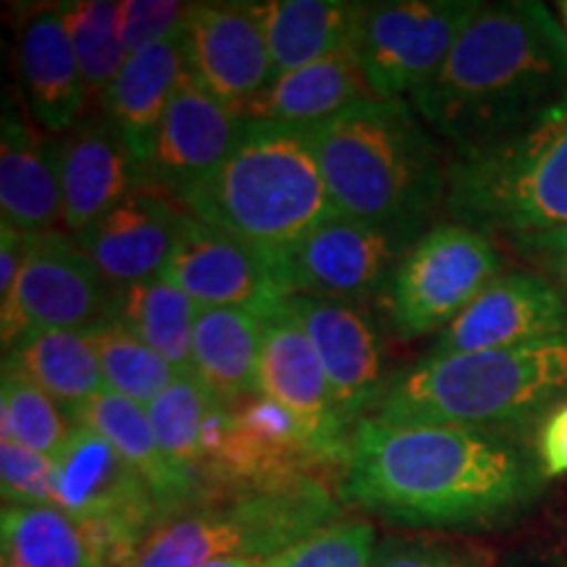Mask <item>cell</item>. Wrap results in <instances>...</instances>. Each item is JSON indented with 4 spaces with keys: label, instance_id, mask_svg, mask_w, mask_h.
Here are the masks:
<instances>
[{
    "label": "cell",
    "instance_id": "cell-1",
    "mask_svg": "<svg viewBox=\"0 0 567 567\" xmlns=\"http://www.w3.org/2000/svg\"><path fill=\"white\" fill-rule=\"evenodd\" d=\"M544 481L536 455L505 431L365 415L352 429L342 496L394 526L473 530L513 520Z\"/></svg>",
    "mask_w": 567,
    "mask_h": 567
},
{
    "label": "cell",
    "instance_id": "cell-2",
    "mask_svg": "<svg viewBox=\"0 0 567 567\" xmlns=\"http://www.w3.org/2000/svg\"><path fill=\"white\" fill-rule=\"evenodd\" d=\"M565 90L567 32L544 3L507 0L481 6L410 105L457 158L526 124Z\"/></svg>",
    "mask_w": 567,
    "mask_h": 567
},
{
    "label": "cell",
    "instance_id": "cell-3",
    "mask_svg": "<svg viewBox=\"0 0 567 567\" xmlns=\"http://www.w3.org/2000/svg\"><path fill=\"white\" fill-rule=\"evenodd\" d=\"M310 134L339 216L410 239L446 203L452 158L410 101L360 103Z\"/></svg>",
    "mask_w": 567,
    "mask_h": 567
},
{
    "label": "cell",
    "instance_id": "cell-4",
    "mask_svg": "<svg viewBox=\"0 0 567 567\" xmlns=\"http://www.w3.org/2000/svg\"><path fill=\"white\" fill-rule=\"evenodd\" d=\"M179 205L276 260L337 216L310 130L266 122H247L221 166Z\"/></svg>",
    "mask_w": 567,
    "mask_h": 567
},
{
    "label": "cell",
    "instance_id": "cell-5",
    "mask_svg": "<svg viewBox=\"0 0 567 567\" xmlns=\"http://www.w3.org/2000/svg\"><path fill=\"white\" fill-rule=\"evenodd\" d=\"M567 394V331L507 350L425 354L389 379L373 415L502 431L542 417Z\"/></svg>",
    "mask_w": 567,
    "mask_h": 567
},
{
    "label": "cell",
    "instance_id": "cell-6",
    "mask_svg": "<svg viewBox=\"0 0 567 567\" xmlns=\"http://www.w3.org/2000/svg\"><path fill=\"white\" fill-rule=\"evenodd\" d=\"M444 205L484 234L567 226V90L505 137L452 158Z\"/></svg>",
    "mask_w": 567,
    "mask_h": 567
},
{
    "label": "cell",
    "instance_id": "cell-7",
    "mask_svg": "<svg viewBox=\"0 0 567 567\" xmlns=\"http://www.w3.org/2000/svg\"><path fill=\"white\" fill-rule=\"evenodd\" d=\"M334 494L318 476L213 496L163 517L134 567H200L210 559H268L334 523Z\"/></svg>",
    "mask_w": 567,
    "mask_h": 567
},
{
    "label": "cell",
    "instance_id": "cell-8",
    "mask_svg": "<svg viewBox=\"0 0 567 567\" xmlns=\"http://www.w3.org/2000/svg\"><path fill=\"white\" fill-rule=\"evenodd\" d=\"M505 268L488 234L450 221L425 229L408 247L386 287L389 316L402 339L442 331Z\"/></svg>",
    "mask_w": 567,
    "mask_h": 567
},
{
    "label": "cell",
    "instance_id": "cell-9",
    "mask_svg": "<svg viewBox=\"0 0 567 567\" xmlns=\"http://www.w3.org/2000/svg\"><path fill=\"white\" fill-rule=\"evenodd\" d=\"M476 0L360 3L352 53L381 101H408L442 69L481 11Z\"/></svg>",
    "mask_w": 567,
    "mask_h": 567
},
{
    "label": "cell",
    "instance_id": "cell-10",
    "mask_svg": "<svg viewBox=\"0 0 567 567\" xmlns=\"http://www.w3.org/2000/svg\"><path fill=\"white\" fill-rule=\"evenodd\" d=\"M111 287L74 237L51 229L27 237V258L17 287L0 305L3 352L38 331H87L111 321Z\"/></svg>",
    "mask_w": 567,
    "mask_h": 567
},
{
    "label": "cell",
    "instance_id": "cell-11",
    "mask_svg": "<svg viewBox=\"0 0 567 567\" xmlns=\"http://www.w3.org/2000/svg\"><path fill=\"white\" fill-rule=\"evenodd\" d=\"M161 276L197 308H239L260 318L289 297L279 260L193 213H184Z\"/></svg>",
    "mask_w": 567,
    "mask_h": 567
},
{
    "label": "cell",
    "instance_id": "cell-12",
    "mask_svg": "<svg viewBox=\"0 0 567 567\" xmlns=\"http://www.w3.org/2000/svg\"><path fill=\"white\" fill-rule=\"evenodd\" d=\"M287 300L260 316L258 394L297 417L326 465L344 467L354 425L339 413L321 360Z\"/></svg>",
    "mask_w": 567,
    "mask_h": 567
},
{
    "label": "cell",
    "instance_id": "cell-13",
    "mask_svg": "<svg viewBox=\"0 0 567 567\" xmlns=\"http://www.w3.org/2000/svg\"><path fill=\"white\" fill-rule=\"evenodd\" d=\"M408 239L400 234L331 216L279 260L284 287L347 305L368 302L389 287ZM360 308V305H358Z\"/></svg>",
    "mask_w": 567,
    "mask_h": 567
},
{
    "label": "cell",
    "instance_id": "cell-14",
    "mask_svg": "<svg viewBox=\"0 0 567 567\" xmlns=\"http://www.w3.org/2000/svg\"><path fill=\"white\" fill-rule=\"evenodd\" d=\"M182 34L187 71L231 111L274 82L258 3H189Z\"/></svg>",
    "mask_w": 567,
    "mask_h": 567
},
{
    "label": "cell",
    "instance_id": "cell-15",
    "mask_svg": "<svg viewBox=\"0 0 567 567\" xmlns=\"http://www.w3.org/2000/svg\"><path fill=\"white\" fill-rule=\"evenodd\" d=\"M245 124L237 111L184 71L145 163V184L182 203L221 166L243 137Z\"/></svg>",
    "mask_w": 567,
    "mask_h": 567
},
{
    "label": "cell",
    "instance_id": "cell-16",
    "mask_svg": "<svg viewBox=\"0 0 567 567\" xmlns=\"http://www.w3.org/2000/svg\"><path fill=\"white\" fill-rule=\"evenodd\" d=\"M55 507L87 523H124L137 530L158 526L161 513L151 488L113 450L109 439L80 423L53 460Z\"/></svg>",
    "mask_w": 567,
    "mask_h": 567
},
{
    "label": "cell",
    "instance_id": "cell-17",
    "mask_svg": "<svg viewBox=\"0 0 567 567\" xmlns=\"http://www.w3.org/2000/svg\"><path fill=\"white\" fill-rule=\"evenodd\" d=\"M567 331V297L534 271L502 274L436 337L434 352L507 350Z\"/></svg>",
    "mask_w": 567,
    "mask_h": 567
},
{
    "label": "cell",
    "instance_id": "cell-18",
    "mask_svg": "<svg viewBox=\"0 0 567 567\" xmlns=\"http://www.w3.org/2000/svg\"><path fill=\"white\" fill-rule=\"evenodd\" d=\"M287 302L321 360L339 413L354 425L379 405L389 384L379 331L358 305L313 295H292Z\"/></svg>",
    "mask_w": 567,
    "mask_h": 567
},
{
    "label": "cell",
    "instance_id": "cell-19",
    "mask_svg": "<svg viewBox=\"0 0 567 567\" xmlns=\"http://www.w3.org/2000/svg\"><path fill=\"white\" fill-rule=\"evenodd\" d=\"M61 226L76 234L145 187V166L103 113H87L59 137Z\"/></svg>",
    "mask_w": 567,
    "mask_h": 567
},
{
    "label": "cell",
    "instance_id": "cell-20",
    "mask_svg": "<svg viewBox=\"0 0 567 567\" xmlns=\"http://www.w3.org/2000/svg\"><path fill=\"white\" fill-rule=\"evenodd\" d=\"M184 213L179 203L145 184L76 234L74 243L111 287L124 289L163 274Z\"/></svg>",
    "mask_w": 567,
    "mask_h": 567
},
{
    "label": "cell",
    "instance_id": "cell-21",
    "mask_svg": "<svg viewBox=\"0 0 567 567\" xmlns=\"http://www.w3.org/2000/svg\"><path fill=\"white\" fill-rule=\"evenodd\" d=\"M19 82L27 113L45 134H63L87 116L90 95L61 6L38 11L19 34Z\"/></svg>",
    "mask_w": 567,
    "mask_h": 567
},
{
    "label": "cell",
    "instance_id": "cell-22",
    "mask_svg": "<svg viewBox=\"0 0 567 567\" xmlns=\"http://www.w3.org/2000/svg\"><path fill=\"white\" fill-rule=\"evenodd\" d=\"M371 101H381V97L375 95L358 55L350 48V51L326 55L321 61L276 76L252 103L245 105L239 116L245 122L316 130L339 113Z\"/></svg>",
    "mask_w": 567,
    "mask_h": 567
},
{
    "label": "cell",
    "instance_id": "cell-23",
    "mask_svg": "<svg viewBox=\"0 0 567 567\" xmlns=\"http://www.w3.org/2000/svg\"><path fill=\"white\" fill-rule=\"evenodd\" d=\"M59 137L32 130L17 111L3 113L0 140V213L3 226L27 237L61 224Z\"/></svg>",
    "mask_w": 567,
    "mask_h": 567
},
{
    "label": "cell",
    "instance_id": "cell-24",
    "mask_svg": "<svg viewBox=\"0 0 567 567\" xmlns=\"http://www.w3.org/2000/svg\"><path fill=\"white\" fill-rule=\"evenodd\" d=\"M76 421L109 439L113 450L140 473L158 505L161 520L205 499L200 481L163 452L147 410L137 402L105 389L76 413Z\"/></svg>",
    "mask_w": 567,
    "mask_h": 567
},
{
    "label": "cell",
    "instance_id": "cell-25",
    "mask_svg": "<svg viewBox=\"0 0 567 567\" xmlns=\"http://www.w3.org/2000/svg\"><path fill=\"white\" fill-rule=\"evenodd\" d=\"M187 71L182 27L166 40L134 53L101 101V113L122 132L126 145L145 166L176 84Z\"/></svg>",
    "mask_w": 567,
    "mask_h": 567
},
{
    "label": "cell",
    "instance_id": "cell-26",
    "mask_svg": "<svg viewBox=\"0 0 567 567\" xmlns=\"http://www.w3.org/2000/svg\"><path fill=\"white\" fill-rule=\"evenodd\" d=\"M260 318L239 308H197L193 375L218 405L239 408L258 394Z\"/></svg>",
    "mask_w": 567,
    "mask_h": 567
},
{
    "label": "cell",
    "instance_id": "cell-27",
    "mask_svg": "<svg viewBox=\"0 0 567 567\" xmlns=\"http://www.w3.org/2000/svg\"><path fill=\"white\" fill-rule=\"evenodd\" d=\"M274 80L289 71L350 51L358 30L360 3L347 0H271L258 3Z\"/></svg>",
    "mask_w": 567,
    "mask_h": 567
},
{
    "label": "cell",
    "instance_id": "cell-28",
    "mask_svg": "<svg viewBox=\"0 0 567 567\" xmlns=\"http://www.w3.org/2000/svg\"><path fill=\"white\" fill-rule=\"evenodd\" d=\"M3 354L6 363L19 368L74 417L90 400L105 392L101 360L82 331H38L19 339Z\"/></svg>",
    "mask_w": 567,
    "mask_h": 567
},
{
    "label": "cell",
    "instance_id": "cell-29",
    "mask_svg": "<svg viewBox=\"0 0 567 567\" xmlns=\"http://www.w3.org/2000/svg\"><path fill=\"white\" fill-rule=\"evenodd\" d=\"M0 567H111L80 520L59 507H3Z\"/></svg>",
    "mask_w": 567,
    "mask_h": 567
},
{
    "label": "cell",
    "instance_id": "cell-30",
    "mask_svg": "<svg viewBox=\"0 0 567 567\" xmlns=\"http://www.w3.org/2000/svg\"><path fill=\"white\" fill-rule=\"evenodd\" d=\"M195 316L197 305L163 276L116 289L113 318L151 344L176 375H193Z\"/></svg>",
    "mask_w": 567,
    "mask_h": 567
},
{
    "label": "cell",
    "instance_id": "cell-31",
    "mask_svg": "<svg viewBox=\"0 0 567 567\" xmlns=\"http://www.w3.org/2000/svg\"><path fill=\"white\" fill-rule=\"evenodd\" d=\"M0 425L3 439L30 446L40 455L55 460L80 421L59 405L51 394H45L34 381L27 379L19 368L3 360V379H0Z\"/></svg>",
    "mask_w": 567,
    "mask_h": 567
},
{
    "label": "cell",
    "instance_id": "cell-32",
    "mask_svg": "<svg viewBox=\"0 0 567 567\" xmlns=\"http://www.w3.org/2000/svg\"><path fill=\"white\" fill-rule=\"evenodd\" d=\"M87 337L101 360L105 389L113 394L145 408L176 379L174 368L116 318L87 331Z\"/></svg>",
    "mask_w": 567,
    "mask_h": 567
},
{
    "label": "cell",
    "instance_id": "cell-33",
    "mask_svg": "<svg viewBox=\"0 0 567 567\" xmlns=\"http://www.w3.org/2000/svg\"><path fill=\"white\" fill-rule=\"evenodd\" d=\"M63 21L80 61L84 87L90 101H103L113 80L126 63L118 3L111 0H87V3H63Z\"/></svg>",
    "mask_w": 567,
    "mask_h": 567
},
{
    "label": "cell",
    "instance_id": "cell-34",
    "mask_svg": "<svg viewBox=\"0 0 567 567\" xmlns=\"http://www.w3.org/2000/svg\"><path fill=\"white\" fill-rule=\"evenodd\" d=\"M213 402L216 400L195 375H176L151 405H145L163 452L197 481H200V431Z\"/></svg>",
    "mask_w": 567,
    "mask_h": 567
},
{
    "label": "cell",
    "instance_id": "cell-35",
    "mask_svg": "<svg viewBox=\"0 0 567 567\" xmlns=\"http://www.w3.org/2000/svg\"><path fill=\"white\" fill-rule=\"evenodd\" d=\"M375 530L365 520H334L264 559V567H371Z\"/></svg>",
    "mask_w": 567,
    "mask_h": 567
},
{
    "label": "cell",
    "instance_id": "cell-36",
    "mask_svg": "<svg viewBox=\"0 0 567 567\" xmlns=\"http://www.w3.org/2000/svg\"><path fill=\"white\" fill-rule=\"evenodd\" d=\"M496 551L471 538H402L381 544L371 567H494Z\"/></svg>",
    "mask_w": 567,
    "mask_h": 567
},
{
    "label": "cell",
    "instance_id": "cell-37",
    "mask_svg": "<svg viewBox=\"0 0 567 567\" xmlns=\"http://www.w3.org/2000/svg\"><path fill=\"white\" fill-rule=\"evenodd\" d=\"M3 507H55L53 460L0 436Z\"/></svg>",
    "mask_w": 567,
    "mask_h": 567
},
{
    "label": "cell",
    "instance_id": "cell-38",
    "mask_svg": "<svg viewBox=\"0 0 567 567\" xmlns=\"http://www.w3.org/2000/svg\"><path fill=\"white\" fill-rule=\"evenodd\" d=\"M189 3L176 0H126L118 3V24L126 55L145 51L153 42L166 40L184 24Z\"/></svg>",
    "mask_w": 567,
    "mask_h": 567
},
{
    "label": "cell",
    "instance_id": "cell-39",
    "mask_svg": "<svg viewBox=\"0 0 567 567\" xmlns=\"http://www.w3.org/2000/svg\"><path fill=\"white\" fill-rule=\"evenodd\" d=\"M509 243L536 268L538 276L555 284L559 292L567 297V226L509 237Z\"/></svg>",
    "mask_w": 567,
    "mask_h": 567
},
{
    "label": "cell",
    "instance_id": "cell-40",
    "mask_svg": "<svg viewBox=\"0 0 567 567\" xmlns=\"http://www.w3.org/2000/svg\"><path fill=\"white\" fill-rule=\"evenodd\" d=\"M534 455L544 478L567 476V400L551 405L538 417Z\"/></svg>",
    "mask_w": 567,
    "mask_h": 567
},
{
    "label": "cell",
    "instance_id": "cell-41",
    "mask_svg": "<svg viewBox=\"0 0 567 567\" xmlns=\"http://www.w3.org/2000/svg\"><path fill=\"white\" fill-rule=\"evenodd\" d=\"M27 258V234L0 224V305L9 300L17 287Z\"/></svg>",
    "mask_w": 567,
    "mask_h": 567
},
{
    "label": "cell",
    "instance_id": "cell-42",
    "mask_svg": "<svg viewBox=\"0 0 567 567\" xmlns=\"http://www.w3.org/2000/svg\"><path fill=\"white\" fill-rule=\"evenodd\" d=\"M200 567H264V559H247V557H221L210 559Z\"/></svg>",
    "mask_w": 567,
    "mask_h": 567
},
{
    "label": "cell",
    "instance_id": "cell-43",
    "mask_svg": "<svg viewBox=\"0 0 567 567\" xmlns=\"http://www.w3.org/2000/svg\"><path fill=\"white\" fill-rule=\"evenodd\" d=\"M559 13H563V21H565V32H567V0H565V3H559Z\"/></svg>",
    "mask_w": 567,
    "mask_h": 567
}]
</instances>
